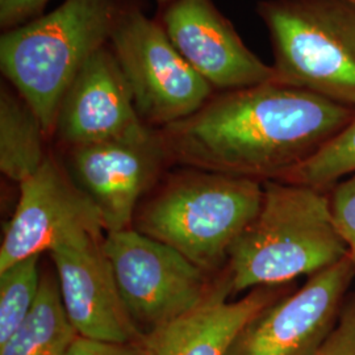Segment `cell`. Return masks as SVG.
I'll return each instance as SVG.
<instances>
[{"label":"cell","instance_id":"obj_1","mask_svg":"<svg viewBox=\"0 0 355 355\" xmlns=\"http://www.w3.org/2000/svg\"><path fill=\"white\" fill-rule=\"evenodd\" d=\"M354 114L355 108L315 92L268 82L215 94L159 133L173 162L265 182L316 155Z\"/></svg>","mask_w":355,"mask_h":355},{"label":"cell","instance_id":"obj_2","mask_svg":"<svg viewBox=\"0 0 355 355\" xmlns=\"http://www.w3.org/2000/svg\"><path fill=\"white\" fill-rule=\"evenodd\" d=\"M261 208L229 252L232 295L293 283L350 255L334 220L330 190L265 180Z\"/></svg>","mask_w":355,"mask_h":355},{"label":"cell","instance_id":"obj_3","mask_svg":"<svg viewBox=\"0 0 355 355\" xmlns=\"http://www.w3.org/2000/svg\"><path fill=\"white\" fill-rule=\"evenodd\" d=\"M121 0H64L54 11L3 32V76L54 133L64 94L89 57L110 42Z\"/></svg>","mask_w":355,"mask_h":355},{"label":"cell","instance_id":"obj_4","mask_svg":"<svg viewBox=\"0 0 355 355\" xmlns=\"http://www.w3.org/2000/svg\"><path fill=\"white\" fill-rule=\"evenodd\" d=\"M262 199L259 180L190 168L171 178L144 207L137 230L175 249L204 272H215L227 265Z\"/></svg>","mask_w":355,"mask_h":355},{"label":"cell","instance_id":"obj_5","mask_svg":"<svg viewBox=\"0 0 355 355\" xmlns=\"http://www.w3.org/2000/svg\"><path fill=\"white\" fill-rule=\"evenodd\" d=\"M278 83L355 108V4L347 0H263Z\"/></svg>","mask_w":355,"mask_h":355},{"label":"cell","instance_id":"obj_6","mask_svg":"<svg viewBox=\"0 0 355 355\" xmlns=\"http://www.w3.org/2000/svg\"><path fill=\"white\" fill-rule=\"evenodd\" d=\"M146 125L165 128L198 112L215 89L173 45L158 20L137 7L120 13L108 42Z\"/></svg>","mask_w":355,"mask_h":355},{"label":"cell","instance_id":"obj_7","mask_svg":"<svg viewBox=\"0 0 355 355\" xmlns=\"http://www.w3.org/2000/svg\"><path fill=\"white\" fill-rule=\"evenodd\" d=\"M103 248L121 299L144 334L190 313L212 290L203 270L137 229L108 232Z\"/></svg>","mask_w":355,"mask_h":355},{"label":"cell","instance_id":"obj_8","mask_svg":"<svg viewBox=\"0 0 355 355\" xmlns=\"http://www.w3.org/2000/svg\"><path fill=\"white\" fill-rule=\"evenodd\" d=\"M355 278L352 257L308 277L255 315L227 355H312L334 329Z\"/></svg>","mask_w":355,"mask_h":355},{"label":"cell","instance_id":"obj_9","mask_svg":"<svg viewBox=\"0 0 355 355\" xmlns=\"http://www.w3.org/2000/svg\"><path fill=\"white\" fill-rule=\"evenodd\" d=\"M19 187V202L0 246V270L105 232L96 207L51 155Z\"/></svg>","mask_w":355,"mask_h":355},{"label":"cell","instance_id":"obj_10","mask_svg":"<svg viewBox=\"0 0 355 355\" xmlns=\"http://www.w3.org/2000/svg\"><path fill=\"white\" fill-rule=\"evenodd\" d=\"M168 159L161 133L67 149V174L102 216L105 232L129 228L137 204Z\"/></svg>","mask_w":355,"mask_h":355},{"label":"cell","instance_id":"obj_11","mask_svg":"<svg viewBox=\"0 0 355 355\" xmlns=\"http://www.w3.org/2000/svg\"><path fill=\"white\" fill-rule=\"evenodd\" d=\"M158 21L182 57L215 91L278 82L272 64L245 45L212 0H173Z\"/></svg>","mask_w":355,"mask_h":355},{"label":"cell","instance_id":"obj_12","mask_svg":"<svg viewBox=\"0 0 355 355\" xmlns=\"http://www.w3.org/2000/svg\"><path fill=\"white\" fill-rule=\"evenodd\" d=\"M64 311L79 337L104 343H140L103 248V237H85L51 253Z\"/></svg>","mask_w":355,"mask_h":355},{"label":"cell","instance_id":"obj_13","mask_svg":"<svg viewBox=\"0 0 355 355\" xmlns=\"http://www.w3.org/2000/svg\"><path fill=\"white\" fill-rule=\"evenodd\" d=\"M152 132L137 112L125 76L107 44L89 57L64 94L53 135L70 149L140 140Z\"/></svg>","mask_w":355,"mask_h":355},{"label":"cell","instance_id":"obj_14","mask_svg":"<svg viewBox=\"0 0 355 355\" xmlns=\"http://www.w3.org/2000/svg\"><path fill=\"white\" fill-rule=\"evenodd\" d=\"M293 290L292 283L258 287L230 302L232 288L225 277L196 309L145 333L140 341L142 355H227L255 315Z\"/></svg>","mask_w":355,"mask_h":355},{"label":"cell","instance_id":"obj_15","mask_svg":"<svg viewBox=\"0 0 355 355\" xmlns=\"http://www.w3.org/2000/svg\"><path fill=\"white\" fill-rule=\"evenodd\" d=\"M48 137L37 114L10 83L0 87V171L20 184L45 162Z\"/></svg>","mask_w":355,"mask_h":355},{"label":"cell","instance_id":"obj_16","mask_svg":"<svg viewBox=\"0 0 355 355\" xmlns=\"http://www.w3.org/2000/svg\"><path fill=\"white\" fill-rule=\"evenodd\" d=\"M76 337L78 333L64 311L57 278L45 274L31 313L0 343V355H66Z\"/></svg>","mask_w":355,"mask_h":355},{"label":"cell","instance_id":"obj_17","mask_svg":"<svg viewBox=\"0 0 355 355\" xmlns=\"http://www.w3.org/2000/svg\"><path fill=\"white\" fill-rule=\"evenodd\" d=\"M355 174V114L320 152L278 180L329 191L343 178Z\"/></svg>","mask_w":355,"mask_h":355},{"label":"cell","instance_id":"obj_18","mask_svg":"<svg viewBox=\"0 0 355 355\" xmlns=\"http://www.w3.org/2000/svg\"><path fill=\"white\" fill-rule=\"evenodd\" d=\"M40 257L21 259L0 270V343L31 313L41 287Z\"/></svg>","mask_w":355,"mask_h":355},{"label":"cell","instance_id":"obj_19","mask_svg":"<svg viewBox=\"0 0 355 355\" xmlns=\"http://www.w3.org/2000/svg\"><path fill=\"white\" fill-rule=\"evenodd\" d=\"M330 204L355 266V174L330 189Z\"/></svg>","mask_w":355,"mask_h":355},{"label":"cell","instance_id":"obj_20","mask_svg":"<svg viewBox=\"0 0 355 355\" xmlns=\"http://www.w3.org/2000/svg\"><path fill=\"white\" fill-rule=\"evenodd\" d=\"M312 355H355V295L346 299L334 329Z\"/></svg>","mask_w":355,"mask_h":355},{"label":"cell","instance_id":"obj_21","mask_svg":"<svg viewBox=\"0 0 355 355\" xmlns=\"http://www.w3.org/2000/svg\"><path fill=\"white\" fill-rule=\"evenodd\" d=\"M51 0H0V26L3 32L42 16Z\"/></svg>","mask_w":355,"mask_h":355},{"label":"cell","instance_id":"obj_22","mask_svg":"<svg viewBox=\"0 0 355 355\" xmlns=\"http://www.w3.org/2000/svg\"><path fill=\"white\" fill-rule=\"evenodd\" d=\"M66 355H142V350L140 343H104L78 336Z\"/></svg>","mask_w":355,"mask_h":355},{"label":"cell","instance_id":"obj_23","mask_svg":"<svg viewBox=\"0 0 355 355\" xmlns=\"http://www.w3.org/2000/svg\"><path fill=\"white\" fill-rule=\"evenodd\" d=\"M155 1H157V3L164 8V7H166L167 4H170L173 0H155Z\"/></svg>","mask_w":355,"mask_h":355},{"label":"cell","instance_id":"obj_24","mask_svg":"<svg viewBox=\"0 0 355 355\" xmlns=\"http://www.w3.org/2000/svg\"><path fill=\"white\" fill-rule=\"evenodd\" d=\"M347 1H350V3H354L355 4V0H347Z\"/></svg>","mask_w":355,"mask_h":355}]
</instances>
